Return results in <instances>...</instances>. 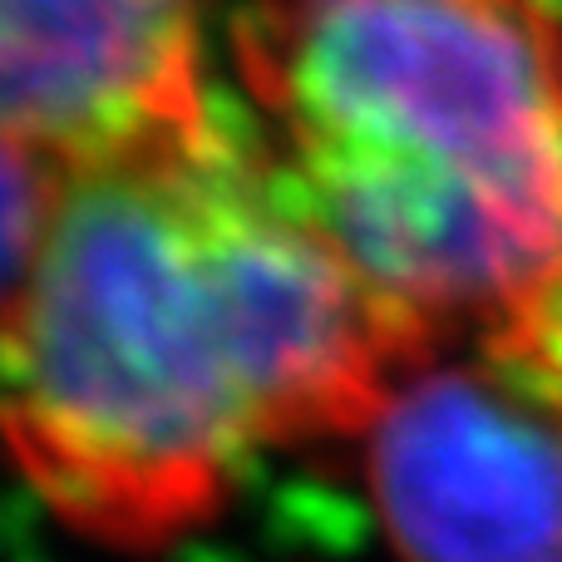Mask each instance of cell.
Masks as SVG:
<instances>
[{
  "label": "cell",
  "instance_id": "1",
  "mask_svg": "<svg viewBox=\"0 0 562 562\" xmlns=\"http://www.w3.org/2000/svg\"><path fill=\"white\" fill-rule=\"evenodd\" d=\"M405 330L217 119L59 168L0 311V439L75 533L158 553L272 445L356 435Z\"/></svg>",
  "mask_w": 562,
  "mask_h": 562
},
{
  "label": "cell",
  "instance_id": "2",
  "mask_svg": "<svg viewBox=\"0 0 562 562\" xmlns=\"http://www.w3.org/2000/svg\"><path fill=\"white\" fill-rule=\"evenodd\" d=\"M277 168L409 346L508 321L562 247V35L533 0H252Z\"/></svg>",
  "mask_w": 562,
  "mask_h": 562
},
{
  "label": "cell",
  "instance_id": "3",
  "mask_svg": "<svg viewBox=\"0 0 562 562\" xmlns=\"http://www.w3.org/2000/svg\"><path fill=\"white\" fill-rule=\"evenodd\" d=\"M356 439L405 562H562V405L508 360L405 350Z\"/></svg>",
  "mask_w": 562,
  "mask_h": 562
},
{
  "label": "cell",
  "instance_id": "4",
  "mask_svg": "<svg viewBox=\"0 0 562 562\" xmlns=\"http://www.w3.org/2000/svg\"><path fill=\"white\" fill-rule=\"evenodd\" d=\"M207 119L198 0H0V138L69 168Z\"/></svg>",
  "mask_w": 562,
  "mask_h": 562
},
{
  "label": "cell",
  "instance_id": "5",
  "mask_svg": "<svg viewBox=\"0 0 562 562\" xmlns=\"http://www.w3.org/2000/svg\"><path fill=\"white\" fill-rule=\"evenodd\" d=\"M59 188V164L0 138V311L15 296Z\"/></svg>",
  "mask_w": 562,
  "mask_h": 562
},
{
  "label": "cell",
  "instance_id": "6",
  "mask_svg": "<svg viewBox=\"0 0 562 562\" xmlns=\"http://www.w3.org/2000/svg\"><path fill=\"white\" fill-rule=\"evenodd\" d=\"M504 340L508 366L524 370L538 390H548L562 405V247L543 281L528 291V301L504 321Z\"/></svg>",
  "mask_w": 562,
  "mask_h": 562
}]
</instances>
